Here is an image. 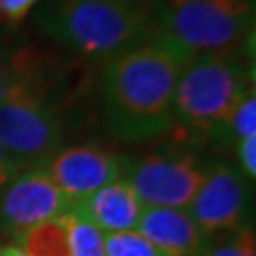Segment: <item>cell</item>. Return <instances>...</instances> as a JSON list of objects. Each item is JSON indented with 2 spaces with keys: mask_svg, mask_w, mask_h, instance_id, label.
Returning <instances> with one entry per match:
<instances>
[{
  "mask_svg": "<svg viewBox=\"0 0 256 256\" xmlns=\"http://www.w3.org/2000/svg\"><path fill=\"white\" fill-rule=\"evenodd\" d=\"M0 192V228L16 238L42 222L59 218L70 205L46 169L21 171Z\"/></svg>",
  "mask_w": 256,
  "mask_h": 256,
  "instance_id": "cell-8",
  "label": "cell"
},
{
  "mask_svg": "<svg viewBox=\"0 0 256 256\" xmlns=\"http://www.w3.org/2000/svg\"><path fill=\"white\" fill-rule=\"evenodd\" d=\"M252 0H156L150 34L190 61L200 55L239 54L252 32Z\"/></svg>",
  "mask_w": 256,
  "mask_h": 256,
  "instance_id": "cell-3",
  "label": "cell"
},
{
  "mask_svg": "<svg viewBox=\"0 0 256 256\" xmlns=\"http://www.w3.org/2000/svg\"><path fill=\"white\" fill-rule=\"evenodd\" d=\"M122 158L97 144H78L59 150L46 164V173L68 202H80L118 180L124 173Z\"/></svg>",
  "mask_w": 256,
  "mask_h": 256,
  "instance_id": "cell-9",
  "label": "cell"
},
{
  "mask_svg": "<svg viewBox=\"0 0 256 256\" xmlns=\"http://www.w3.org/2000/svg\"><path fill=\"white\" fill-rule=\"evenodd\" d=\"M186 63L154 34L104 63L102 114L110 131L124 140H142L173 128L174 92Z\"/></svg>",
  "mask_w": 256,
  "mask_h": 256,
  "instance_id": "cell-1",
  "label": "cell"
},
{
  "mask_svg": "<svg viewBox=\"0 0 256 256\" xmlns=\"http://www.w3.org/2000/svg\"><path fill=\"white\" fill-rule=\"evenodd\" d=\"M70 205L92 220L102 234L135 230L144 209L126 178L106 184L101 190Z\"/></svg>",
  "mask_w": 256,
  "mask_h": 256,
  "instance_id": "cell-11",
  "label": "cell"
},
{
  "mask_svg": "<svg viewBox=\"0 0 256 256\" xmlns=\"http://www.w3.org/2000/svg\"><path fill=\"white\" fill-rule=\"evenodd\" d=\"M106 256H164L137 230L104 234Z\"/></svg>",
  "mask_w": 256,
  "mask_h": 256,
  "instance_id": "cell-14",
  "label": "cell"
},
{
  "mask_svg": "<svg viewBox=\"0 0 256 256\" xmlns=\"http://www.w3.org/2000/svg\"><path fill=\"white\" fill-rule=\"evenodd\" d=\"M38 0H0V21L18 23L30 14Z\"/></svg>",
  "mask_w": 256,
  "mask_h": 256,
  "instance_id": "cell-17",
  "label": "cell"
},
{
  "mask_svg": "<svg viewBox=\"0 0 256 256\" xmlns=\"http://www.w3.org/2000/svg\"><path fill=\"white\" fill-rule=\"evenodd\" d=\"M247 178L228 164L207 169L203 184L190 205V216L203 238L238 232L247 212Z\"/></svg>",
  "mask_w": 256,
  "mask_h": 256,
  "instance_id": "cell-7",
  "label": "cell"
},
{
  "mask_svg": "<svg viewBox=\"0 0 256 256\" xmlns=\"http://www.w3.org/2000/svg\"><path fill=\"white\" fill-rule=\"evenodd\" d=\"M239 164H241V173L245 178L254 180L256 176V137H248L239 140L238 144Z\"/></svg>",
  "mask_w": 256,
  "mask_h": 256,
  "instance_id": "cell-18",
  "label": "cell"
},
{
  "mask_svg": "<svg viewBox=\"0 0 256 256\" xmlns=\"http://www.w3.org/2000/svg\"><path fill=\"white\" fill-rule=\"evenodd\" d=\"M0 256H25L16 245H8V247H0Z\"/></svg>",
  "mask_w": 256,
  "mask_h": 256,
  "instance_id": "cell-21",
  "label": "cell"
},
{
  "mask_svg": "<svg viewBox=\"0 0 256 256\" xmlns=\"http://www.w3.org/2000/svg\"><path fill=\"white\" fill-rule=\"evenodd\" d=\"M207 169L188 152L150 154L129 165L128 180L142 207L186 209L203 184Z\"/></svg>",
  "mask_w": 256,
  "mask_h": 256,
  "instance_id": "cell-6",
  "label": "cell"
},
{
  "mask_svg": "<svg viewBox=\"0 0 256 256\" xmlns=\"http://www.w3.org/2000/svg\"><path fill=\"white\" fill-rule=\"evenodd\" d=\"M16 239V247L25 256H68L66 232L59 218L42 222Z\"/></svg>",
  "mask_w": 256,
  "mask_h": 256,
  "instance_id": "cell-13",
  "label": "cell"
},
{
  "mask_svg": "<svg viewBox=\"0 0 256 256\" xmlns=\"http://www.w3.org/2000/svg\"><path fill=\"white\" fill-rule=\"evenodd\" d=\"M18 173L19 171H18V167H16V164L12 162V158L6 154V150L0 144V190H2L4 186H8Z\"/></svg>",
  "mask_w": 256,
  "mask_h": 256,
  "instance_id": "cell-20",
  "label": "cell"
},
{
  "mask_svg": "<svg viewBox=\"0 0 256 256\" xmlns=\"http://www.w3.org/2000/svg\"><path fill=\"white\" fill-rule=\"evenodd\" d=\"M252 86L239 54L194 57L176 84L173 126L182 133L226 135L234 110Z\"/></svg>",
  "mask_w": 256,
  "mask_h": 256,
  "instance_id": "cell-4",
  "label": "cell"
},
{
  "mask_svg": "<svg viewBox=\"0 0 256 256\" xmlns=\"http://www.w3.org/2000/svg\"><path fill=\"white\" fill-rule=\"evenodd\" d=\"M16 76H18L16 66H12L6 61V57L0 54V102L6 99V95L10 93L12 86L16 82Z\"/></svg>",
  "mask_w": 256,
  "mask_h": 256,
  "instance_id": "cell-19",
  "label": "cell"
},
{
  "mask_svg": "<svg viewBox=\"0 0 256 256\" xmlns=\"http://www.w3.org/2000/svg\"><path fill=\"white\" fill-rule=\"evenodd\" d=\"M66 232L68 256H106L104 254V234L78 209H68L59 216Z\"/></svg>",
  "mask_w": 256,
  "mask_h": 256,
  "instance_id": "cell-12",
  "label": "cell"
},
{
  "mask_svg": "<svg viewBox=\"0 0 256 256\" xmlns=\"http://www.w3.org/2000/svg\"><path fill=\"white\" fill-rule=\"evenodd\" d=\"M205 256H256V236L252 226H241Z\"/></svg>",
  "mask_w": 256,
  "mask_h": 256,
  "instance_id": "cell-16",
  "label": "cell"
},
{
  "mask_svg": "<svg viewBox=\"0 0 256 256\" xmlns=\"http://www.w3.org/2000/svg\"><path fill=\"white\" fill-rule=\"evenodd\" d=\"M226 135L236 140H243L248 137H256V92L254 86L245 93V97L239 101L228 124Z\"/></svg>",
  "mask_w": 256,
  "mask_h": 256,
  "instance_id": "cell-15",
  "label": "cell"
},
{
  "mask_svg": "<svg viewBox=\"0 0 256 256\" xmlns=\"http://www.w3.org/2000/svg\"><path fill=\"white\" fill-rule=\"evenodd\" d=\"M38 23L66 50L101 63L150 36L148 14L133 0H50Z\"/></svg>",
  "mask_w": 256,
  "mask_h": 256,
  "instance_id": "cell-2",
  "label": "cell"
},
{
  "mask_svg": "<svg viewBox=\"0 0 256 256\" xmlns=\"http://www.w3.org/2000/svg\"><path fill=\"white\" fill-rule=\"evenodd\" d=\"M164 256H202L203 236L184 209L144 207L135 228Z\"/></svg>",
  "mask_w": 256,
  "mask_h": 256,
  "instance_id": "cell-10",
  "label": "cell"
},
{
  "mask_svg": "<svg viewBox=\"0 0 256 256\" xmlns=\"http://www.w3.org/2000/svg\"><path fill=\"white\" fill-rule=\"evenodd\" d=\"M63 120L34 84L18 72L0 102V144L18 171L44 169L63 144Z\"/></svg>",
  "mask_w": 256,
  "mask_h": 256,
  "instance_id": "cell-5",
  "label": "cell"
}]
</instances>
